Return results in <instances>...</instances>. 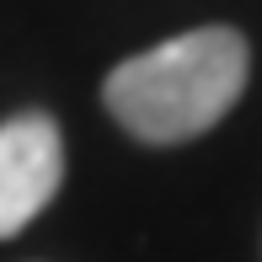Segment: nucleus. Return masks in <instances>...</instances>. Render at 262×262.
Here are the masks:
<instances>
[{
	"label": "nucleus",
	"mask_w": 262,
	"mask_h": 262,
	"mask_svg": "<svg viewBox=\"0 0 262 262\" xmlns=\"http://www.w3.org/2000/svg\"><path fill=\"white\" fill-rule=\"evenodd\" d=\"M246 38L235 27H198L134 54L107 75L102 102L134 139L150 145H182L198 139L241 102L246 91Z\"/></svg>",
	"instance_id": "1"
},
{
	"label": "nucleus",
	"mask_w": 262,
	"mask_h": 262,
	"mask_svg": "<svg viewBox=\"0 0 262 262\" xmlns=\"http://www.w3.org/2000/svg\"><path fill=\"white\" fill-rule=\"evenodd\" d=\"M59 182H64V145L54 118L21 113L0 123V241L38 220Z\"/></svg>",
	"instance_id": "2"
}]
</instances>
